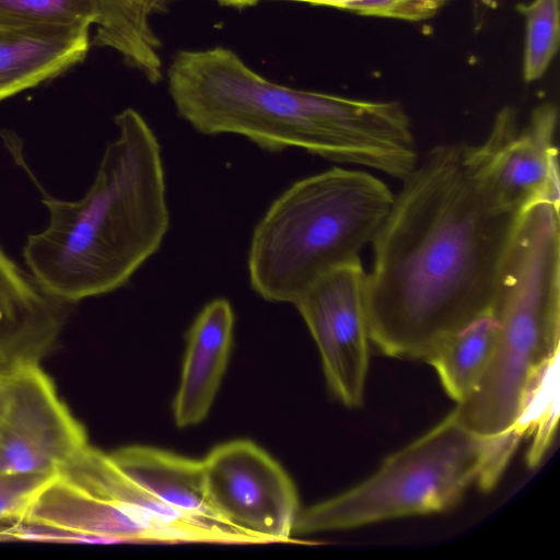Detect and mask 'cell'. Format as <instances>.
Segmentation results:
<instances>
[{
    "label": "cell",
    "instance_id": "cell-1",
    "mask_svg": "<svg viewBox=\"0 0 560 560\" xmlns=\"http://www.w3.org/2000/svg\"><path fill=\"white\" fill-rule=\"evenodd\" d=\"M522 213L492 201L465 142L432 148L402 178L372 241L370 341L427 362L445 338L491 316Z\"/></svg>",
    "mask_w": 560,
    "mask_h": 560
},
{
    "label": "cell",
    "instance_id": "cell-2",
    "mask_svg": "<svg viewBox=\"0 0 560 560\" xmlns=\"http://www.w3.org/2000/svg\"><path fill=\"white\" fill-rule=\"evenodd\" d=\"M178 114L205 135L234 133L279 152L299 148L402 179L418 163L398 102L354 100L273 83L234 51H179L167 72Z\"/></svg>",
    "mask_w": 560,
    "mask_h": 560
},
{
    "label": "cell",
    "instance_id": "cell-3",
    "mask_svg": "<svg viewBox=\"0 0 560 560\" xmlns=\"http://www.w3.org/2000/svg\"><path fill=\"white\" fill-rule=\"evenodd\" d=\"M95 178L74 201L43 199L47 226L27 236L23 257L37 283L61 303L125 285L160 248L170 224L160 143L126 108Z\"/></svg>",
    "mask_w": 560,
    "mask_h": 560
},
{
    "label": "cell",
    "instance_id": "cell-4",
    "mask_svg": "<svg viewBox=\"0 0 560 560\" xmlns=\"http://www.w3.org/2000/svg\"><path fill=\"white\" fill-rule=\"evenodd\" d=\"M491 316L498 337L476 389L452 411L480 434L539 431L552 422L560 342L559 206L526 209L502 272Z\"/></svg>",
    "mask_w": 560,
    "mask_h": 560
},
{
    "label": "cell",
    "instance_id": "cell-5",
    "mask_svg": "<svg viewBox=\"0 0 560 560\" xmlns=\"http://www.w3.org/2000/svg\"><path fill=\"white\" fill-rule=\"evenodd\" d=\"M394 197L374 175L339 166L295 182L254 229L247 258L253 290L293 304L318 277L360 259Z\"/></svg>",
    "mask_w": 560,
    "mask_h": 560
},
{
    "label": "cell",
    "instance_id": "cell-6",
    "mask_svg": "<svg viewBox=\"0 0 560 560\" xmlns=\"http://www.w3.org/2000/svg\"><path fill=\"white\" fill-rule=\"evenodd\" d=\"M523 434H480L453 412L388 456L355 487L301 510L292 535L348 529L390 518L444 511L471 485L492 489Z\"/></svg>",
    "mask_w": 560,
    "mask_h": 560
},
{
    "label": "cell",
    "instance_id": "cell-7",
    "mask_svg": "<svg viewBox=\"0 0 560 560\" xmlns=\"http://www.w3.org/2000/svg\"><path fill=\"white\" fill-rule=\"evenodd\" d=\"M23 522L90 535L100 544H199L205 537L199 522L115 466L98 476L93 493L56 474Z\"/></svg>",
    "mask_w": 560,
    "mask_h": 560
},
{
    "label": "cell",
    "instance_id": "cell-8",
    "mask_svg": "<svg viewBox=\"0 0 560 560\" xmlns=\"http://www.w3.org/2000/svg\"><path fill=\"white\" fill-rule=\"evenodd\" d=\"M557 127L552 103L535 107L523 128L516 109L505 106L480 144L465 142L468 165L500 209L522 213L537 203L560 206Z\"/></svg>",
    "mask_w": 560,
    "mask_h": 560
},
{
    "label": "cell",
    "instance_id": "cell-9",
    "mask_svg": "<svg viewBox=\"0 0 560 560\" xmlns=\"http://www.w3.org/2000/svg\"><path fill=\"white\" fill-rule=\"evenodd\" d=\"M201 460L209 498L232 526L259 544L291 540L301 511L298 491L265 450L249 440H233Z\"/></svg>",
    "mask_w": 560,
    "mask_h": 560
},
{
    "label": "cell",
    "instance_id": "cell-10",
    "mask_svg": "<svg viewBox=\"0 0 560 560\" xmlns=\"http://www.w3.org/2000/svg\"><path fill=\"white\" fill-rule=\"evenodd\" d=\"M366 275L361 259L341 265L293 303L318 348L329 389L349 408L362 405L369 370Z\"/></svg>",
    "mask_w": 560,
    "mask_h": 560
},
{
    "label": "cell",
    "instance_id": "cell-11",
    "mask_svg": "<svg viewBox=\"0 0 560 560\" xmlns=\"http://www.w3.org/2000/svg\"><path fill=\"white\" fill-rule=\"evenodd\" d=\"M88 445L39 362L13 366L0 418V472L57 474Z\"/></svg>",
    "mask_w": 560,
    "mask_h": 560
},
{
    "label": "cell",
    "instance_id": "cell-12",
    "mask_svg": "<svg viewBox=\"0 0 560 560\" xmlns=\"http://www.w3.org/2000/svg\"><path fill=\"white\" fill-rule=\"evenodd\" d=\"M57 301L0 247V360L7 366L39 362L65 323Z\"/></svg>",
    "mask_w": 560,
    "mask_h": 560
},
{
    "label": "cell",
    "instance_id": "cell-13",
    "mask_svg": "<svg viewBox=\"0 0 560 560\" xmlns=\"http://www.w3.org/2000/svg\"><path fill=\"white\" fill-rule=\"evenodd\" d=\"M234 320L230 302L214 299L192 322L173 402L174 421L178 428L196 425L208 416L226 370Z\"/></svg>",
    "mask_w": 560,
    "mask_h": 560
},
{
    "label": "cell",
    "instance_id": "cell-14",
    "mask_svg": "<svg viewBox=\"0 0 560 560\" xmlns=\"http://www.w3.org/2000/svg\"><path fill=\"white\" fill-rule=\"evenodd\" d=\"M108 456L132 480L166 505L217 528L259 541L232 526L213 506L206 486L202 460L143 445L117 448Z\"/></svg>",
    "mask_w": 560,
    "mask_h": 560
},
{
    "label": "cell",
    "instance_id": "cell-15",
    "mask_svg": "<svg viewBox=\"0 0 560 560\" xmlns=\"http://www.w3.org/2000/svg\"><path fill=\"white\" fill-rule=\"evenodd\" d=\"M89 48L90 26H1L0 101L60 75Z\"/></svg>",
    "mask_w": 560,
    "mask_h": 560
},
{
    "label": "cell",
    "instance_id": "cell-16",
    "mask_svg": "<svg viewBox=\"0 0 560 560\" xmlns=\"http://www.w3.org/2000/svg\"><path fill=\"white\" fill-rule=\"evenodd\" d=\"M178 0H98L100 19L93 44L114 49L150 82L162 78L161 42L150 19Z\"/></svg>",
    "mask_w": 560,
    "mask_h": 560
},
{
    "label": "cell",
    "instance_id": "cell-17",
    "mask_svg": "<svg viewBox=\"0 0 560 560\" xmlns=\"http://www.w3.org/2000/svg\"><path fill=\"white\" fill-rule=\"evenodd\" d=\"M498 323L482 317L445 338L427 360L447 395L459 404L478 386L492 358Z\"/></svg>",
    "mask_w": 560,
    "mask_h": 560
},
{
    "label": "cell",
    "instance_id": "cell-18",
    "mask_svg": "<svg viewBox=\"0 0 560 560\" xmlns=\"http://www.w3.org/2000/svg\"><path fill=\"white\" fill-rule=\"evenodd\" d=\"M560 0H533L520 3L516 11L526 21L523 78L526 82L540 79L559 48Z\"/></svg>",
    "mask_w": 560,
    "mask_h": 560
},
{
    "label": "cell",
    "instance_id": "cell-19",
    "mask_svg": "<svg viewBox=\"0 0 560 560\" xmlns=\"http://www.w3.org/2000/svg\"><path fill=\"white\" fill-rule=\"evenodd\" d=\"M98 0H0V26L97 24Z\"/></svg>",
    "mask_w": 560,
    "mask_h": 560
},
{
    "label": "cell",
    "instance_id": "cell-20",
    "mask_svg": "<svg viewBox=\"0 0 560 560\" xmlns=\"http://www.w3.org/2000/svg\"><path fill=\"white\" fill-rule=\"evenodd\" d=\"M55 475L0 472V525L23 522L37 494ZM5 528L0 526V540H5Z\"/></svg>",
    "mask_w": 560,
    "mask_h": 560
},
{
    "label": "cell",
    "instance_id": "cell-21",
    "mask_svg": "<svg viewBox=\"0 0 560 560\" xmlns=\"http://www.w3.org/2000/svg\"><path fill=\"white\" fill-rule=\"evenodd\" d=\"M328 5L362 15L421 21L435 15L450 0H288Z\"/></svg>",
    "mask_w": 560,
    "mask_h": 560
},
{
    "label": "cell",
    "instance_id": "cell-22",
    "mask_svg": "<svg viewBox=\"0 0 560 560\" xmlns=\"http://www.w3.org/2000/svg\"><path fill=\"white\" fill-rule=\"evenodd\" d=\"M13 368V366H12ZM12 368L4 369L0 371V418L3 410L7 390H8V384L10 378V372Z\"/></svg>",
    "mask_w": 560,
    "mask_h": 560
},
{
    "label": "cell",
    "instance_id": "cell-23",
    "mask_svg": "<svg viewBox=\"0 0 560 560\" xmlns=\"http://www.w3.org/2000/svg\"><path fill=\"white\" fill-rule=\"evenodd\" d=\"M221 4L243 8L255 4L259 0H218Z\"/></svg>",
    "mask_w": 560,
    "mask_h": 560
},
{
    "label": "cell",
    "instance_id": "cell-24",
    "mask_svg": "<svg viewBox=\"0 0 560 560\" xmlns=\"http://www.w3.org/2000/svg\"><path fill=\"white\" fill-rule=\"evenodd\" d=\"M10 366H7L2 363V361L0 360V371L4 370V369H8Z\"/></svg>",
    "mask_w": 560,
    "mask_h": 560
},
{
    "label": "cell",
    "instance_id": "cell-25",
    "mask_svg": "<svg viewBox=\"0 0 560 560\" xmlns=\"http://www.w3.org/2000/svg\"><path fill=\"white\" fill-rule=\"evenodd\" d=\"M1 27V26H0Z\"/></svg>",
    "mask_w": 560,
    "mask_h": 560
}]
</instances>
